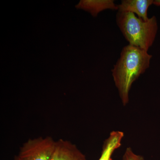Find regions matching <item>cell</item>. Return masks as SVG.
Here are the masks:
<instances>
[{
    "label": "cell",
    "mask_w": 160,
    "mask_h": 160,
    "mask_svg": "<svg viewBox=\"0 0 160 160\" xmlns=\"http://www.w3.org/2000/svg\"><path fill=\"white\" fill-rule=\"evenodd\" d=\"M152 58V55L148 51L129 44L122 49L120 58L111 71L124 106L129 102L132 84L149 68Z\"/></svg>",
    "instance_id": "cell-1"
},
{
    "label": "cell",
    "mask_w": 160,
    "mask_h": 160,
    "mask_svg": "<svg viewBox=\"0 0 160 160\" xmlns=\"http://www.w3.org/2000/svg\"><path fill=\"white\" fill-rule=\"evenodd\" d=\"M116 23L129 45L146 51L152 46L158 30L154 16L145 21L132 12H118Z\"/></svg>",
    "instance_id": "cell-2"
},
{
    "label": "cell",
    "mask_w": 160,
    "mask_h": 160,
    "mask_svg": "<svg viewBox=\"0 0 160 160\" xmlns=\"http://www.w3.org/2000/svg\"><path fill=\"white\" fill-rule=\"evenodd\" d=\"M56 145L50 137L30 139L21 147L18 156L22 160H51Z\"/></svg>",
    "instance_id": "cell-3"
},
{
    "label": "cell",
    "mask_w": 160,
    "mask_h": 160,
    "mask_svg": "<svg viewBox=\"0 0 160 160\" xmlns=\"http://www.w3.org/2000/svg\"><path fill=\"white\" fill-rule=\"evenodd\" d=\"M51 160H87L74 144L60 139L56 141L55 149Z\"/></svg>",
    "instance_id": "cell-4"
},
{
    "label": "cell",
    "mask_w": 160,
    "mask_h": 160,
    "mask_svg": "<svg viewBox=\"0 0 160 160\" xmlns=\"http://www.w3.org/2000/svg\"><path fill=\"white\" fill-rule=\"evenodd\" d=\"M153 2L152 0H123L118 5V12H132L147 21L149 18L147 15L148 9Z\"/></svg>",
    "instance_id": "cell-5"
},
{
    "label": "cell",
    "mask_w": 160,
    "mask_h": 160,
    "mask_svg": "<svg viewBox=\"0 0 160 160\" xmlns=\"http://www.w3.org/2000/svg\"><path fill=\"white\" fill-rule=\"evenodd\" d=\"M75 7L88 12L93 17H96L100 12L106 9L118 10V5L113 0H81Z\"/></svg>",
    "instance_id": "cell-6"
},
{
    "label": "cell",
    "mask_w": 160,
    "mask_h": 160,
    "mask_svg": "<svg viewBox=\"0 0 160 160\" xmlns=\"http://www.w3.org/2000/svg\"><path fill=\"white\" fill-rule=\"evenodd\" d=\"M124 136V132H111L109 138L104 142L102 154L98 160H112V155L121 146Z\"/></svg>",
    "instance_id": "cell-7"
},
{
    "label": "cell",
    "mask_w": 160,
    "mask_h": 160,
    "mask_svg": "<svg viewBox=\"0 0 160 160\" xmlns=\"http://www.w3.org/2000/svg\"><path fill=\"white\" fill-rule=\"evenodd\" d=\"M122 160H145L142 156L136 154L131 148H127L123 155Z\"/></svg>",
    "instance_id": "cell-8"
},
{
    "label": "cell",
    "mask_w": 160,
    "mask_h": 160,
    "mask_svg": "<svg viewBox=\"0 0 160 160\" xmlns=\"http://www.w3.org/2000/svg\"><path fill=\"white\" fill-rule=\"evenodd\" d=\"M155 6H160V0H155L153 2V4Z\"/></svg>",
    "instance_id": "cell-9"
},
{
    "label": "cell",
    "mask_w": 160,
    "mask_h": 160,
    "mask_svg": "<svg viewBox=\"0 0 160 160\" xmlns=\"http://www.w3.org/2000/svg\"><path fill=\"white\" fill-rule=\"evenodd\" d=\"M14 160H22V159L20 158L18 156H17L15 157Z\"/></svg>",
    "instance_id": "cell-10"
}]
</instances>
